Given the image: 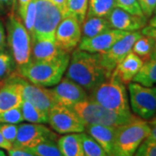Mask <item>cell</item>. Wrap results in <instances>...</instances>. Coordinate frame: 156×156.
I'll use <instances>...</instances> for the list:
<instances>
[{
  "instance_id": "6da1fadb",
  "label": "cell",
  "mask_w": 156,
  "mask_h": 156,
  "mask_svg": "<svg viewBox=\"0 0 156 156\" xmlns=\"http://www.w3.org/2000/svg\"><path fill=\"white\" fill-rule=\"evenodd\" d=\"M66 77L81 85L87 92L95 89L110 76L101 66L100 55L76 49L72 51Z\"/></svg>"
},
{
  "instance_id": "7a4b0ae2",
  "label": "cell",
  "mask_w": 156,
  "mask_h": 156,
  "mask_svg": "<svg viewBox=\"0 0 156 156\" xmlns=\"http://www.w3.org/2000/svg\"><path fill=\"white\" fill-rule=\"evenodd\" d=\"M70 53H66L52 61L30 60L27 64L17 68L16 72L31 83L51 87L58 83L67 69Z\"/></svg>"
},
{
  "instance_id": "3957f363",
  "label": "cell",
  "mask_w": 156,
  "mask_h": 156,
  "mask_svg": "<svg viewBox=\"0 0 156 156\" xmlns=\"http://www.w3.org/2000/svg\"><path fill=\"white\" fill-rule=\"evenodd\" d=\"M84 125H102L118 128L140 119L131 112L122 113L108 109L99 103L87 99L71 107Z\"/></svg>"
},
{
  "instance_id": "277c9868",
  "label": "cell",
  "mask_w": 156,
  "mask_h": 156,
  "mask_svg": "<svg viewBox=\"0 0 156 156\" xmlns=\"http://www.w3.org/2000/svg\"><path fill=\"white\" fill-rule=\"evenodd\" d=\"M88 99L114 111L130 112L125 84L113 72L110 77L89 91Z\"/></svg>"
},
{
  "instance_id": "5b68a950",
  "label": "cell",
  "mask_w": 156,
  "mask_h": 156,
  "mask_svg": "<svg viewBox=\"0 0 156 156\" xmlns=\"http://www.w3.org/2000/svg\"><path fill=\"white\" fill-rule=\"evenodd\" d=\"M149 133V124L140 118L133 122L118 127L110 156H134Z\"/></svg>"
},
{
  "instance_id": "8992f818",
  "label": "cell",
  "mask_w": 156,
  "mask_h": 156,
  "mask_svg": "<svg viewBox=\"0 0 156 156\" xmlns=\"http://www.w3.org/2000/svg\"><path fill=\"white\" fill-rule=\"evenodd\" d=\"M7 41L17 68L22 67L31 60V37L21 17L14 12L9 14L6 23Z\"/></svg>"
},
{
  "instance_id": "52a82bcc",
  "label": "cell",
  "mask_w": 156,
  "mask_h": 156,
  "mask_svg": "<svg viewBox=\"0 0 156 156\" xmlns=\"http://www.w3.org/2000/svg\"><path fill=\"white\" fill-rule=\"evenodd\" d=\"M62 17L60 10L50 0H37L31 42L34 40L55 41L56 30Z\"/></svg>"
},
{
  "instance_id": "ba28073f",
  "label": "cell",
  "mask_w": 156,
  "mask_h": 156,
  "mask_svg": "<svg viewBox=\"0 0 156 156\" xmlns=\"http://www.w3.org/2000/svg\"><path fill=\"white\" fill-rule=\"evenodd\" d=\"M130 106L136 116L149 120L156 115V87L137 83H128Z\"/></svg>"
},
{
  "instance_id": "9c48e42d",
  "label": "cell",
  "mask_w": 156,
  "mask_h": 156,
  "mask_svg": "<svg viewBox=\"0 0 156 156\" xmlns=\"http://www.w3.org/2000/svg\"><path fill=\"white\" fill-rule=\"evenodd\" d=\"M48 123L56 133L62 134L82 133L85 125L71 108L56 103L48 113Z\"/></svg>"
},
{
  "instance_id": "30bf717a",
  "label": "cell",
  "mask_w": 156,
  "mask_h": 156,
  "mask_svg": "<svg viewBox=\"0 0 156 156\" xmlns=\"http://www.w3.org/2000/svg\"><path fill=\"white\" fill-rule=\"evenodd\" d=\"M57 134L41 123H23L18 126L13 148L27 149L47 140H57Z\"/></svg>"
},
{
  "instance_id": "8fae6325",
  "label": "cell",
  "mask_w": 156,
  "mask_h": 156,
  "mask_svg": "<svg viewBox=\"0 0 156 156\" xmlns=\"http://www.w3.org/2000/svg\"><path fill=\"white\" fill-rule=\"evenodd\" d=\"M82 39V23L71 13L62 18L56 30L55 41L62 50L70 53L75 50Z\"/></svg>"
},
{
  "instance_id": "7c38bea8",
  "label": "cell",
  "mask_w": 156,
  "mask_h": 156,
  "mask_svg": "<svg viewBox=\"0 0 156 156\" xmlns=\"http://www.w3.org/2000/svg\"><path fill=\"white\" fill-rule=\"evenodd\" d=\"M140 36L141 32L140 31L129 32L118 40L106 52L99 54L101 64L109 76H111L117 64L132 51L133 45Z\"/></svg>"
},
{
  "instance_id": "4fadbf2b",
  "label": "cell",
  "mask_w": 156,
  "mask_h": 156,
  "mask_svg": "<svg viewBox=\"0 0 156 156\" xmlns=\"http://www.w3.org/2000/svg\"><path fill=\"white\" fill-rule=\"evenodd\" d=\"M50 90L56 103L69 108L88 99L86 89L68 77L62 78L56 87Z\"/></svg>"
},
{
  "instance_id": "5bb4252c",
  "label": "cell",
  "mask_w": 156,
  "mask_h": 156,
  "mask_svg": "<svg viewBox=\"0 0 156 156\" xmlns=\"http://www.w3.org/2000/svg\"><path fill=\"white\" fill-rule=\"evenodd\" d=\"M19 80L23 85V100L28 101L34 106L46 113H49L50 108L56 105V101L50 89H46V87L31 83L21 76H19Z\"/></svg>"
},
{
  "instance_id": "9a60e30c",
  "label": "cell",
  "mask_w": 156,
  "mask_h": 156,
  "mask_svg": "<svg viewBox=\"0 0 156 156\" xmlns=\"http://www.w3.org/2000/svg\"><path fill=\"white\" fill-rule=\"evenodd\" d=\"M23 100V85L16 70L5 79L0 89V113L21 107Z\"/></svg>"
},
{
  "instance_id": "2e32d148",
  "label": "cell",
  "mask_w": 156,
  "mask_h": 156,
  "mask_svg": "<svg viewBox=\"0 0 156 156\" xmlns=\"http://www.w3.org/2000/svg\"><path fill=\"white\" fill-rule=\"evenodd\" d=\"M128 33L129 32L115 29H110L93 37L82 38L78 44V49L88 51L89 53L102 54L106 52L108 49H110L118 40L122 38Z\"/></svg>"
},
{
  "instance_id": "e0dca14e",
  "label": "cell",
  "mask_w": 156,
  "mask_h": 156,
  "mask_svg": "<svg viewBox=\"0 0 156 156\" xmlns=\"http://www.w3.org/2000/svg\"><path fill=\"white\" fill-rule=\"evenodd\" d=\"M107 18L112 29L127 32L137 31L144 28L147 24L146 17L135 16L118 7H115Z\"/></svg>"
},
{
  "instance_id": "ac0fdd59",
  "label": "cell",
  "mask_w": 156,
  "mask_h": 156,
  "mask_svg": "<svg viewBox=\"0 0 156 156\" xmlns=\"http://www.w3.org/2000/svg\"><path fill=\"white\" fill-rule=\"evenodd\" d=\"M143 62L144 61L139 56L131 51L117 64L113 73L116 75L123 84L128 85L139 72Z\"/></svg>"
},
{
  "instance_id": "d6986e66",
  "label": "cell",
  "mask_w": 156,
  "mask_h": 156,
  "mask_svg": "<svg viewBox=\"0 0 156 156\" xmlns=\"http://www.w3.org/2000/svg\"><path fill=\"white\" fill-rule=\"evenodd\" d=\"M31 43V60L34 61H52L67 53L59 48L56 41L34 40Z\"/></svg>"
},
{
  "instance_id": "ffe728a7",
  "label": "cell",
  "mask_w": 156,
  "mask_h": 156,
  "mask_svg": "<svg viewBox=\"0 0 156 156\" xmlns=\"http://www.w3.org/2000/svg\"><path fill=\"white\" fill-rule=\"evenodd\" d=\"M117 128L102 126V125H87L85 130L106 152L108 156H110L113 150L115 137Z\"/></svg>"
},
{
  "instance_id": "44dd1931",
  "label": "cell",
  "mask_w": 156,
  "mask_h": 156,
  "mask_svg": "<svg viewBox=\"0 0 156 156\" xmlns=\"http://www.w3.org/2000/svg\"><path fill=\"white\" fill-rule=\"evenodd\" d=\"M57 145L63 156H84L80 133L66 134L57 139Z\"/></svg>"
},
{
  "instance_id": "7402d4cb",
  "label": "cell",
  "mask_w": 156,
  "mask_h": 156,
  "mask_svg": "<svg viewBox=\"0 0 156 156\" xmlns=\"http://www.w3.org/2000/svg\"><path fill=\"white\" fill-rule=\"evenodd\" d=\"M110 29L112 28L107 17H86L82 23V38L93 37Z\"/></svg>"
},
{
  "instance_id": "603a6c76",
  "label": "cell",
  "mask_w": 156,
  "mask_h": 156,
  "mask_svg": "<svg viewBox=\"0 0 156 156\" xmlns=\"http://www.w3.org/2000/svg\"><path fill=\"white\" fill-rule=\"evenodd\" d=\"M133 81L146 87H152L156 83V52L144 61Z\"/></svg>"
},
{
  "instance_id": "cb8c5ba5",
  "label": "cell",
  "mask_w": 156,
  "mask_h": 156,
  "mask_svg": "<svg viewBox=\"0 0 156 156\" xmlns=\"http://www.w3.org/2000/svg\"><path fill=\"white\" fill-rule=\"evenodd\" d=\"M23 121L30 123H48V113L41 110L26 100H23L21 104Z\"/></svg>"
},
{
  "instance_id": "d4e9b609",
  "label": "cell",
  "mask_w": 156,
  "mask_h": 156,
  "mask_svg": "<svg viewBox=\"0 0 156 156\" xmlns=\"http://www.w3.org/2000/svg\"><path fill=\"white\" fill-rule=\"evenodd\" d=\"M115 7V0H89L86 17H108Z\"/></svg>"
},
{
  "instance_id": "484cf974",
  "label": "cell",
  "mask_w": 156,
  "mask_h": 156,
  "mask_svg": "<svg viewBox=\"0 0 156 156\" xmlns=\"http://www.w3.org/2000/svg\"><path fill=\"white\" fill-rule=\"evenodd\" d=\"M155 50L154 42L152 37L141 34V36L137 39L133 45L132 51L139 56L143 61L147 60Z\"/></svg>"
},
{
  "instance_id": "4316f807",
  "label": "cell",
  "mask_w": 156,
  "mask_h": 156,
  "mask_svg": "<svg viewBox=\"0 0 156 156\" xmlns=\"http://www.w3.org/2000/svg\"><path fill=\"white\" fill-rule=\"evenodd\" d=\"M23 150L28 151L36 156H63L56 140H47Z\"/></svg>"
},
{
  "instance_id": "83f0119b",
  "label": "cell",
  "mask_w": 156,
  "mask_h": 156,
  "mask_svg": "<svg viewBox=\"0 0 156 156\" xmlns=\"http://www.w3.org/2000/svg\"><path fill=\"white\" fill-rule=\"evenodd\" d=\"M84 156H108L106 152L89 134L80 133Z\"/></svg>"
},
{
  "instance_id": "f1b7e54d",
  "label": "cell",
  "mask_w": 156,
  "mask_h": 156,
  "mask_svg": "<svg viewBox=\"0 0 156 156\" xmlns=\"http://www.w3.org/2000/svg\"><path fill=\"white\" fill-rule=\"evenodd\" d=\"M89 0H67L68 13H71L83 23L88 12Z\"/></svg>"
},
{
  "instance_id": "f546056e",
  "label": "cell",
  "mask_w": 156,
  "mask_h": 156,
  "mask_svg": "<svg viewBox=\"0 0 156 156\" xmlns=\"http://www.w3.org/2000/svg\"><path fill=\"white\" fill-rule=\"evenodd\" d=\"M15 64L10 54L0 51V81L8 78L15 71Z\"/></svg>"
},
{
  "instance_id": "4dcf8cb0",
  "label": "cell",
  "mask_w": 156,
  "mask_h": 156,
  "mask_svg": "<svg viewBox=\"0 0 156 156\" xmlns=\"http://www.w3.org/2000/svg\"><path fill=\"white\" fill-rule=\"evenodd\" d=\"M23 121L21 107L11 108L0 113V123L17 124Z\"/></svg>"
},
{
  "instance_id": "1f68e13d",
  "label": "cell",
  "mask_w": 156,
  "mask_h": 156,
  "mask_svg": "<svg viewBox=\"0 0 156 156\" xmlns=\"http://www.w3.org/2000/svg\"><path fill=\"white\" fill-rule=\"evenodd\" d=\"M36 3H37V0H31L30 2L26 9V12L22 18L23 24L26 30H28L30 37L33 33L34 23H35V18H36Z\"/></svg>"
},
{
  "instance_id": "d6a6232c",
  "label": "cell",
  "mask_w": 156,
  "mask_h": 156,
  "mask_svg": "<svg viewBox=\"0 0 156 156\" xmlns=\"http://www.w3.org/2000/svg\"><path fill=\"white\" fill-rule=\"evenodd\" d=\"M115 7L121 8L135 16L145 17L137 0H115Z\"/></svg>"
},
{
  "instance_id": "836d02e7",
  "label": "cell",
  "mask_w": 156,
  "mask_h": 156,
  "mask_svg": "<svg viewBox=\"0 0 156 156\" xmlns=\"http://www.w3.org/2000/svg\"><path fill=\"white\" fill-rule=\"evenodd\" d=\"M18 126L17 124L11 123H0V132L6 140L13 145L17 134Z\"/></svg>"
},
{
  "instance_id": "e575fe53",
  "label": "cell",
  "mask_w": 156,
  "mask_h": 156,
  "mask_svg": "<svg viewBox=\"0 0 156 156\" xmlns=\"http://www.w3.org/2000/svg\"><path fill=\"white\" fill-rule=\"evenodd\" d=\"M134 156H156V142L145 140L140 145Z\"/></svg>"
},
{
  "instance_id": "d590c367",
  "label": "cell",
  "mask_w": 156,
  "mask_h": 156,
  "mask_svg": "<svg viewBox=\"0 0 156 156\" xmlns=\"http://www.w3.org/2000/svg\"><path fill=\"white\" fill-rule=\"evenodd\" d=\"M139 5L147 18L150 17L156 8V0H137Z\"/></svg>"
},
{
  "instance_id": "8d00e7d4",
  "label": "cell",
  "mask_w": 156,
  "mask_h": 156,
  "mask_svg": "<svg viewBox=\"0 0 156 156\" xmlns=\"http://www.w3.org/2000/svg\"><path fill=\"white\" fill-rule=\"evenodd\" d=\"M148 124L150 127V133L147 137L146 140L156 142V116L151 118V120L148 122Z\"/></svg>"
},
{
  "instance_id": "74e56055",
  "label": "cell",
  "mask_w": 156,
  "mask_h": 156,
  "mask_svg": "<svg viewBox=\"0 0 156 156\" xmlns=\"http://www.w3.org/2000/svg\"><path fill=\"white\" fill-rule=\"evenodd\" d=\"M15 0H0V11H11L14 12Z\"/></svg>"
},
{
  "instance_id": "f35d334b",
  "label": "cell",
  "mask_w": 156,
  "mask_h": 156,
  "mask_svg": "<svg viewBox=\"0 0 156 156\" xmlns=\"http://www.w3.org/2000/svg\"><path fill=\"white\" fill-rule=\"evenodd\" d=\"M50 1L52 2L60 10L63 17L67 15V0H50Z\"/></svg>"
},
{
  "instance_id": "ab89813d",
  "label": "cell",
  "mask_w": 156,
  "mask_h": 156,
  "mask_svg": "<svg viewBox=\"0 0 156 156\" xmlns=\"http://www.w3.org/2000/svg\"><path fill=\"white\" fill-rule=\"evenodd\" d=\"M141 34L146 35V36H148L153 38L154 42V47H155V50L154 52H156V28L154 27H152V26H147L144 27L141 30Z\"/></svg>"
},
{
  "instance_id": "60d3db41",
  "label": "cell",
  "mask_w": 156,
  "mask_h": 156,
  "mask_svg": "<svg viewBox=\"0 0 156 156\" xmlns=\"http://www.w3.org/2000/svg\"><path fill=\"white\" fill-rule=\"evenodd\" d=\"M9 156H36L33 154L30 153L28 151L23 149H17V148H11V150H8Z\"/></svg>"
},
{
  "instance_id": "b9f144b4",
  "label": "cell",
  "mask_w": 156,
  "mask_h": 156,
  "mask_svg": "<svg viewBox=\"0 0 156 156\" xmlns=\"http://www.w3.org/2000/svg\"><path fill=\"white\" fill-rule=\"evenodd\" d=\"M30 1L31 0H18V12H19V16L21 17V19L24 16L27 6Z\"/></svg>"
},
{
  "instance_id": "7bdbcfd3",
  "label": "cell",
  "mask_w": 156,
  "mask_h": 156,
  "mask_svg": "<svg viewBox=\"0 0 156 156\" xmlns=\"http://www.w3.org/2000/svg\"><path fill=\"white\" fill-rule=\"evenodd\" d=\"M6 44V36L5 32V29L3 27L2 23H0V51L5 49Z\"/></svg>"
},
{
  "instance_id": "ee69618b",
  "label": "cell",
  "mask_w": 156,
  "mask_h": 156,
  "mask_svg": "<svg viewBox=\"0 0 156 156\" xmlns=\"http://www.w3.org/2000/svg\"><path fill=\"white\" fill-rule=\"evenodd\" d=\"M13 147V146L11 143H10L8 140H6L5 139V137L3 136V134H1L0 132V148H4L6 150H11V148Z\"/></svg>"
},
{
  "instance_id": "f6af8a7d",
  "label": "cell",
  "mask_w": 156,
  "mask_h": 156,
  "mask_svg": "<svg viewBox=\"0 0 156 156\" xmlns=\"http://www.w3.org/2000/svg\"><path fill=\"white\" fill-rule=\"evenodd\" d=\"M149 26H152V27L156 28V13L155 15L149 20Z\"/></svg>"
},
{
  "instance_id": "bcb514c9",
  "label": "cell",
  "mask_w": 156,
  "mask_h": 156,
  "mask_svg": "<svg viewBox=\"0 0 156 156\" xmlns=\"http://www.w3.org/2000/svg\"><path fill=\"white\" fill-rule=\"evenodd\" d=\"M0 156H6L5 153L3 150H1V149H0Z\"/></svg>"
},
{
  "instance_id": "7dc6e473",
  "label": "cell",
  "mask_w": 156,
  "mask_h": 156,
  "mask_svg": "<svg viewBox=\"0 0 156 156\" xmlns=\"http://www.w3.org/2000/svg\"><path fill=\"white\" fill-rule=\"evenodd\" d=\"M4 83H5V80H2V81H0V89H1V88L3 87Z\"/></svg>"
},
{
  "instance_id": "c3c4849f",
  "label": "cell",
  "mask_w": 156,
  "mask_h": 156,
  "mask_svg": "<svg viewBox=\"0 0 156 156\" xmlns=\"http://www.w3.org/2000/svg\"><path fill=\"white\" fill-rule=\"evenodd\" d=\"M154 13H156V8H155V10H154Z\"/></svg>"
},
{
  "instance_id": "681fc988",
  "label": "cell",
  "mask_w": 156,
  "mask_h": 156,
  "mask_svg": "<svg viewBox=\"0 0 156 156\" xmlns=\"http://www.w3.org/2000/svg\"><path fill=\"white\" fill-rule=\"evenodd\" d=\"M155 116H156V115H155Z\"/></svg>"
}]
</instances>
